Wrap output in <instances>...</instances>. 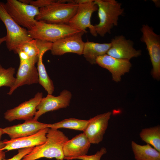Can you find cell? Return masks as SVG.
<instances>
[{
  "instance_id": "9c48e42d",
  "label": "cell",
  "mask_w": 160,
  "mask_h": 160,
  "mask_svg": "<svg viewBox=\"0 0 160 160\" xmlns=\"http://www.w3.org/2000/svg\"><path fill=\"white\" fill-rule=\"evenodd\" d=\"M42 97V92H37L34 97L7 110L4 113V118L9 121L15 120L26 121L33 119L37 111V107Z\"/></svg>"
},
{
  "instance_id": "e575fe53",
  "label": "cell",
  "mask_w": 160,
  "mask_h": 160,
  "mask_svg": "<svg viewBox=\"0 0 160 160\" xmlns=\"http://www.w3.org/2000/svg\"><path fill=\"white\" fill-rule=\"evenodd\" d=\"M2 128H0V140L1 138L2 135L3 134Z\"/></svg>"
},
{
  "instance_id": "cb8c5ba5",
  "label": "cell",
  "mask_w": 160,
  "mask_h": 160,
  "mask_svg": "<svg viewBox=\"0 0 160 160\" xmlns=\"http://www.w3.org/2000/svg\"><path fill=\"white\" fill-rule=\"evenodd\" d=\"M19 51L25 52L28 55L30 61L35 63H37L39 51L36 46L35 39H33L30 41L23 43L17 48L14 52L17 54Z\"/></svg>"
},
{
  "instance_id": "4dcf8cb0",
  "label": "cell",
  "mask_w": 160,
  "mask_h": 160,
  "mask_svg": "<svg viewBox=\"0 0 160 160\" xmlns=\"http://www.w3.org/2000/svg\"><path fill=\"white\" fill-rule=\"evenodd\" d=\"M19 1L23 3L27 4H30V3L32 1L31 0H20Z\"/></svg>"
},
{
  "instance_id": "d4e9b609",
  "label": "cell",
  "mask_w": 160,
  "mask_h": 160,
  "mask_svg": "<svg viewBox=\"0 0 160 160\" xmlns=\"http://www.w3.org/2000/svg\"><path fill=\"white\" fill-rule=\"evenodd\" d=\"M15 69L12 67L5 69L0 65V87H12L14 84L15 78L14 76Z\"/></svg>"
},
{
  "instance_id": "7a4b0ae2",
  "label": "cell",
  "mask_w": 160,
  "mask_h": 160,
  "mask_svg": "<svg viewBox=\"0 0 160 160\" xmlns=\"http://www.w3.org/2000/svg\"><path fill=\"white\" fill-rule=\"evenodd\" d=\"M98 7L99 23L95 25L97 34L104 37L110 33L111 29L118 25L119 17L124 9L121 4L115 0H95Z\"/></svg>"
},
{
  "instance_id": "44dd1931",
  "label": "cell",
  "mask_w": 160,
  "mask_h": 160,
  "mask_svg": "<svg viewBox=\"0 0 160 160\" xmlns=\"http://www.w3.org/2000/svg\"><path fill=\"white\" fill-rule=\"evenodd\" d=\"M141 139L160 152V126L143 129L139 134Z\"/></svg>"
},
{
  "instance_id": "83f0119b",
  "label": "cell",
  "mask_w": 160,
  "mask_h": 160,
  "mask_svg": "<svg viewBox=\"0 0 160 160\" xmlns=\"http://www.w3.org/2000/svg\"><path fill=\"white\" fill-rule=\"evenodd\" d=\"M54 0H32L30 4L39 9L46 7L54 2Z\"/></svg>"
},
{
  "instance_id": "e0dca14e",
  "label": "cell",
  "mask_w": 160,
  "mask_h": 160,
  "mask_svg": "<svg viewBox=\"0 0 160 160\" xmlns=\"http://www.w3.org/2000/svg\"><path fill=\"white\" fill-rule=\"evenodd\" d=\"M49 128L42 129L37 133L30 136L18 138L5 140V146L1 150L7 151L34 147L41 145L47 140V134Z\"/></svg>"
},
{
  "instance_id": "52a82bcc",
  "label": "cell",
  "mask_w": 160,
  "mask_h": 160,
  "mask_svg": "<svg viewBox=\"0 0 160 160\" xmlns=\"http://www.w3.org/2000/svg\"><path fill=\"white\" fill-rule=\"evenodd\" d=\"M77 11L70 21L68 24L72 27L87 32L88 28L91 34L96 37L97 34L94 25L91 24V18L92 13L98 9L97 5L92 0H77Z\"/></svg>"
},
{
  "instance_id": "ffe728a7",
  "label": "cell",
  "mask_w": 160,
  "mask_h": 160,
  "mask_svg": "<svg viewBox=\"0 0 160 160\" xmlns=\"http://www.w3.org/2000/svg\"><path fill=\"white\" fill-rule=\"evenodd\" d=\"M131 145L136 160H160V152L149 144L141 145L132 141Z\"/></svg>"
},
{
  "instance_id": "ba28073f",
  "label": "cell",
  "mask_w": 160,
  "mask_h": 160,
  "mask_svg": "<svg viewBox=\"0 0 160 160\" xmlns=\"http://www.w3.org/2000/svg\"><path fill=\"white\" fill-rule=\"evenodd\" d=\"M142 36L140 40L145 43L152 64L153 77L159 80L160 78V36L147 24L143 25L141 29Z\"/></svg>"
},
{
  "instance_id": "9a60e30c",
  "label": "cell",
  "mask_w": 160,
  "mask_h": 160,
  "mask_svg": "<svg viewBox=\"0 0 160 160\" xmlns=\"http://www.w3.org/2000/svg\"><path fill=\"white\" fill-rule=\"evenodd\" d=\"M36 63L29 60L20 61L14 84L7 94L11 95L18 87L24 85H31L39 82V77Z\"/></svg>"
},
{
  "instance_id": "2e32d148",
  "label": "cell",
  "mask_w": 160,
  "mask_h": 160,
  "mask_svg": "<svg viewBox=\"0 0 160 160\" xmlns=\"http://www.w3.org/2000/svg\"><path fill=\"white\" fill-rule=\"evenodd\" d=\"M48 125L33 119L2 129L3 134H7L11 139H13L34 135L42 129L48 128Z\"/></svg>"
},
{
  "instance_id": "5bb4252c",
  "label": "cell",
  "mask_w": 160,
  "mask_h": 160,
  "mask_svg": "<svg viewBox=\"0 0 160 160\" xmlns=\"http://www.w3.org/2000/svg\"><path fill=\"white\" fill-rule=\"evenodd\" d=\"M96 63L108 70L112 74L113 80L116 82L120 81L121 76L128 72L132 66L129 60L116 58L107 54L98 57Z\"/></svg>"
},
{
  "instance_id": "f546056e",
  "label": "cell",
  "mask_w": 160,
  "mask_h": 160,
  "mask_svg": "<svg viewBox=\"0 0 160 160\" xmlns=\"http://www.w3.org/2000/svg\"><path fill=\"white\" fill-rule=\"evenodd\" d=\"M4 150H0V160H2L5 158V153L4 151Z\"/></svg>"
},
{
  "instance_id": "4fadbf2b",
  "label": "cell",
  "mask_w": 160,
  "mask_h": 160,
  "mask_svg": "<svg viewBox=\"0 0 160 160\" xmlns=\"http://www.w3.org/2000/svg\"><path fill=\"white\" fill-rule=\"evenodd\" d=\"M111 114V112L108 111L89 120V123L83 132L91 144H98L102 141Z\"/></svg>"
},
{
  "instance_id": "4316f807",
  "label": "cell",
  "mask_w": 160,
  "mask_h": 160,
  "mask_svg": "<svg viewBox=\"0 0 160 160\" xmlns=\"http://www.w3.org/2000/svg\"><path fill=\"white\" fill-rule=\"evenodd\" d=\"M33 148L19 149L18 153L12 158L8 159H6L4 158L2 160H21L25 156L28 154L31 151Z\"/></svg>"
},
{
  "instance_id": "484cf974",
  "label": "cell",
  "mask_w": 160,
  "mask_h": 160,
  "mask_svg": "<svg viewBox=\"0 0 160 160\" xmlns=\"http://www.w3.org/2000/svg\"><path fill=\"white\" fill-rule=\"evenodd\" d=\"M107 152V149L103 147L94 154L91 155H86L82 156L73 157L67 159L66 160H72L78 159L81 160H100L102 156L105 154Z\"/></svg>"
},
{
  "instance_id": "3957f363",
  "label": "cell",
  "mask_w": 160,
  "mask_h": 160,
  "mask_svg": "<svg viewBox=\"0 0 160 160\" xmlns=\"http://www.w3.org/2000/svg\"><path fill=\"white\" fill-rule=\"evenodd\" d=\"M78 7V4L74 3L73 0L70 2L55 0L49 5L39 8V14L35 20L50 23L68 24Z\"/></svg>"
},
{
  "instance_id": "d6a6232c",
  "label": "cell",
  "mask_w": 160,
  "mask_h": 160,
  "mask_svg": "<svg viewBox=\"0 0 160 160\" xmlns=\"http://www.w3.org/2000/svg\"><path fill=\"white\" fill-rule=\"evenodd\" d=\"M6 39V36L0 38V45L3 42L5 41Z\"/></svg>"
},
{
  "instance_id": "d6986e66",
  "label": "cell",
  "mask_w": 160,
  "mask_h": 160,
  "mask_svg": "<svg viewBox=\"0 0 160 160\" xmlns=\"http://www.w3.org/2000/svg\"><path fill=\"white\" fill-rule=\"evenodd\" d=\"M111 46L110 42L100 43L87 41L84 43L82 55L90 63L95 64L97 58L106 54Z\"/></svg>"
},
{
  "instance_id": "30bf717a",
  "label": "cell",
  "mask_w": 160,
  "mask_h": 160,
  "mask_svg": "<svg viewBox=\"0 0 160 160\" xmlns=\"http://www.w3.org/2000/svg\"><path fill=\"white\" fill-rule=\"evenodd\" d=\"M71 97V92L66 89L57 96L48 94L46 97L42 98L37 105V111L33 119L37 120L41 116L46 112L66 108L69 105Z\"/></svg>"
},
{
  "instance_id": "8fae6325",
  "label": "cell",
  "mask_w": 160,
  "mask_h": 160,
  "mask_svg": "<svg viewBox=\"0 0 160 160\" xmlns=\"http://www.w3.org/2000/svg\"><path fill=\"white\" fill-rule=\"evenodd\" d=\"M110 43L111 47L106 54L113 57L130 60L141 55L140 50H136L134 47L133 41L127 39L123 35L115 36Z\"/></svg>"
},
{
  "instance_id": "603a6c76",
  "label": "cell",
  "mask_w": 160,
  "mask_h": 160,
  "mask_svg": "<svg viewBox=\"0 0 160 160\" xmlns=\"http://www.w3.org/2000/svg\"><path fill=\"white\" fill-rule=\"evenodd\" d=\"M43 55L41 54L39 55L37 62L38 83L47 92L48 94L52 95L54 91V87L52 81L48 75L43 63L42 57Z\"/></svg>"
},
{
  "instance_id": "836d02e7",
  "label": "cell",
  "mask_w": 160,
  "mask_h": 160,
  "mask_svg": "<svg viewBox=\"0 0 160 160\" xmlns=\"http://www.w3.org/2000/svg\"><path fill=\"white\" fill-rule=\"evenodd\" d=\"M157 7H159L160 6V1L159 0H152Z\"/></svg>"
},
{
  "instance_id": "ac0fdd59",
  "label": "cell",
  "mask_w": 160,
  "mask_h": 160,
  "mask_svg": "<svg viewBox=\"0 0 160 160\" xmlns=\"http://www.w3.org/2000/svg\"><path fill=\"white\" fill-rule=\"evenodd\" d=\"M91 144L83 132L69 139L63 148L64 159L87 155Z\"/></svg>"
},
{
  "instance_id": "f1b7e54d",
  "label": "cell",
  "mask_w": 160,
  "mask_h": 160,
  "mask_svg": "<svg viewBox=\"0 0 160 160\" xmlns=\"http://www.w3.org/2000/svg\"><path fill=\"white\" fill-rule=\"evenodd\" d=\"M18 54L20 59V61H25L29 60V58L27 55L24 52L21 51H18Z\"/></svg>"
},
{
  "instance_id": "8992f818",
  "label": "cell",
  "mask_w": 160,
  "mask_h": 160,
  "mask_svg": "<svg viewBox=\"0 0 160 160\" xmlns=\"http://www.w3.org/2000/svg\"><path fill=\"white\" fill-rule=\"evenodd\" d=\"M5 6L8 13L20 26L29 30L35 25L37 21L35 17L39 13V8L17 0H7Z\"/></svg>"
},
{
  "instance_id": "1f68e13d",
  "label": "cell",
  "mask_w": 160,
  "mask_h": 160,
  "mask_svg": "<svg viewBox=\"0 0 160 160\" xmlns=\"http://www.w3.org/2000/svg\"><path fill=\"white\" fill-rule=\"evenodd\" d=\"M5 146V144L4 141L0 140V150H1Z\"/></svg>"
},
{
  "instance_id": "7c38bea8",
  "label": "cell",
  "mask_w": 160,
  "mask_h": 160,
  "mask_svg": "<svg viewBox=\"0 0 160 160\" xmlns=\"http://www.w3.org/2000/svg\"><path fill=\"white\" fill-rule=\"evenodd\" d=\"M84 33L81 31L52 43L51 53L59 56L67 53L82 55L85 42L82 40V36Z\"/></svg>"
},
{
  "instance_id": "6da1fadb",
  "label": "cell",
  "mask_w": 160,
  "mask_h": 160,
  "mask_svg": "<svg viewBox=\"0 0 160 160\" xmlns=\"http://www.w3.org/2000/svg\"><path fill=\"white\" fill-rule=\"evenodd\" d=\"M46 136L44 143L33 147L21 160H36L42 158L63 160V148L68 137L62 131L52 128H49Z\"/></svg>"
},
{
  "instance_id": "5b68a950",
  "label": "cell",
  "mask_w": 160,
  "mask_h": 160,
  "mask_svg": "<svg viewBox=\"0 0 160 160\" xmlns=\"http://www.w3.org/2000/svg\"><path fill=\"white\" fill-rule=\"evenodd\" d=\"M0 20L4 24L7 31L5 42L8 49L14 51L23 43L33 39L27 30L18 25L7 12L5 3L0 1Z\"/></svg>"
},
{
  "instance_id": "277c9868",
  "label": "cell",
  "mask_w": 160,
  "mask_h": 160,
  "mask_svg": "<svg viewBox=\"0 0 160 160\" xmlns=\"http://www.w3.org/2000/svg\"><path fill=\"white\" fill-rule=\"evenodd\" d=\"M27 30L33 39L52 43L81 31L69 24L50 23L37 21L32 28Z\"/></svg>"
},
{
  "instance_id": "7402d4cb",
  "label": "cell",
  "mask_w": 160,
  "mask_h": 160,
  "mask_svg": "<svg viewBox=\"0 0 160 160\" xmlns=\"http://www.w3.org/2000/svg\"><path fill=\"white\" fill-rule=\"evenodd\" d=\"M88 120L79 119L74 118L64 119L59 122L48 124V128L58 129L65 128L77 130L84 131L88 123Z\"/></svg>"
}]
</instances>
